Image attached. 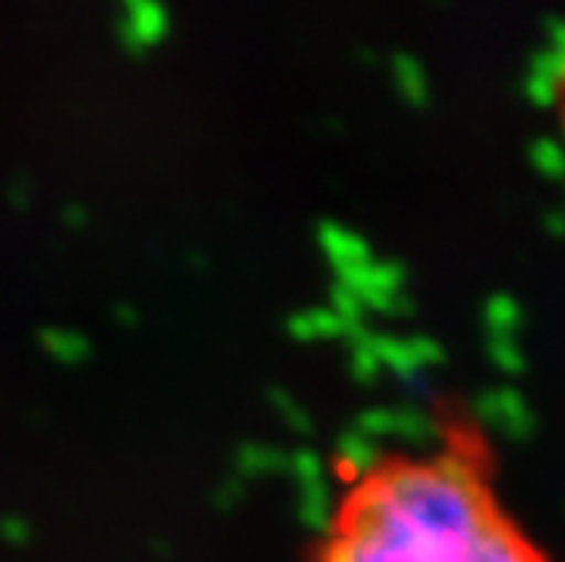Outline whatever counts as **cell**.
Masks as SVG:
<instances>
[{"label":"cell","mask_w":565,"mask_h":562,"mask_svg":"<svg viewBox=\"0 0 565 562\" xmlns=\"http://www.w3.org/2000/svg\"><path fill=\"white\" fill-rule=\"evenodd\" d=\"M545 98H548V113L565 139V44L555 51V59L548 65V82H545Z\"/></svg>","instance_id":"7a4b0ae2"},{"label":"cell","mask_w":565,"mask_h":562,"mask_svg":"<svg viewBox=\"0 0 565 562\" xmlns=\"http://www.w3.org/2000/svg\"><path fill=\"white\" fill-rule=\"evenodd\" d=\"M305 562H555L508 501L491 444L444 424L339 465Z\"/></svg>","instance_id":"6da1fadb"}]
</instances>
